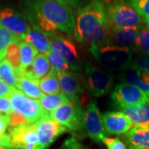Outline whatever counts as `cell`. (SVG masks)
<instances>
[{
  "label": "cell",
  "mask_w": 149,
  "mask_h": 149,
  "mask_svg": "<svg viewBox=\"0 0 149 149\" xmlns=\"http://www.w3.org/2000/svg\"><path fill=\"white\" fill-rule=\"evenodd\" d=\"M27 14L35 30L47 37L57 32L74 35L75 17L69 6L46 0H27Z\"/></svg>",
  "instance_id": "cell-1"
},
{
  "label": "cell",
  "mask_w": 149,
  "mask_h": 149,
  "mask_svg": "<svg viewBox=\"0 0 149 149\" xmlns=\"http://www.w3.org/2000/svg\"><path fill=\"white\" fill-rule=\"evenodd\" d=\"M109 35L106 4L103 0H92L78 10L74 32L77 42L91 47H100L108 42Z\"/></svg>",
  "instance_id": "cell-2"
},
{
  "label": "cell",
  "mask_w": 149,
  "mask_h": 149,
  "mask_svg": "<svg viewBox=\"0 0 149 149\" xmlns=\"http://www.w3.org/2000/svg\"><path fill=\"white\" fill-rule=\"evenodd\" d=\"M90 51L100 65L108 70L124 71L133 63V50L129 48L105 43L90 47Z\"/></svg>",
  "instance_id": "cell-3"
},
{
  "label": "cell",
  "mask_w": 149,
  "mask_h": 149,
  "mask_svg": "<svg viewBox=\"0 0 149 149\" xmlns=\"http://www.w3.org/2000/svg\"><path fill=\"white\" fill-rule=\"evenodd\" d=\"M107 19L109 30L145 24L143 18L135 11L128 0H113L106 6Z\"/></svg>",
  "instance_id": "cell-4"
},
{
  "label": "cell",
  "mask_w": 149,
  "mask_h": 149,
  "mask_svg": "<svg viewBox=\"0 0 149 149\" xmlns=\"http://www.w3.org/2000/svg\"><path fill=\"white\" fill-rule=\"evenodd\" d=\"M8 99L12 109L22 114L29 123H36L49 115L47 112L43 110L39 101L28 97L19 90L15 89Z\"/></svg>",
  "instance_id": "cell-5"
},
{
  "label": "cell",
  "mask_w": 149,
  "mask_h": 149,
  "mask_svg": "<svg viewBox=\"0 0 149 149\" xmlns=\"http://www.w3.org/2000/svg\"><path fill=\"white\" fill-rule=\"evenodd\" d=\"M84 84L90 95L94 97H101L111 91L113 78L111 74L96 68L90 62H85Z\"/></svg>",
  "instance_id": "cell-6"
},
{
  "label": "cell",
  "mask_w": 149,
  "mask_h": 149,
  "mask_svg": "<svg viewBox=\"0 0 149 149\" xmlns=\"http://www.w3.org/2000/svg\"><path fill=\"white\" fill-rule=\"evenodd\" d=\"M83 112L77 97L69 104L61 105L49 114L52 120L59 123L69 130L74 131L81 128Z\"/></svg>",
  "instance_id": "cell-7"
},
{
  "label": "cell",
  "mask_w": 149,
  "mask_h": 149,
  "mask_svg": "<svg viewBox=\"0 0 149 149\" xmlns=\"http://www.w3.org/2000/svg\"><path fill=\"white\" fill-rule=\"evenodd\" d=\"M81 128H83L86 136L95 143H101L106 138V132L95 100H91L83 112Z\"/></svg>",
  "instance_id": "cell-8"
},
{
  "label": "cell",
  "mask_w": 149,
  "mask_h": 149,
  "mask_svg": "<svg viewBox=\"0 0 149 149\" xmlns=\"http://www.w3.org/2000/svg\"><path fill=\"white\" fill-rule=\"evenodd\" d=\"M13 149H42L37 136L36 123H27L9 129Z\"/></svg>",
  "instance_id": "cell-9"
},
{
  "label": "cell",
  "mask_w": 149,
  "mask_h": 149,
  "mask_svg": "<svg viewBox=\"0 0 149 149\" xmlns=\"http://www.w3.org/2000/svg\"><path fill=\"white\" fill-rule=\"evenodd\" d=\"M112 100L116 106L123 109L138 104L148 103L149 98L143 92L133 85L122 83L118 85L112 93Z\"/></svg>",
  "instance_id": "cell-10"
},
{
  "label": "cell",
  "mask_w": 149,
  "mask_h": 149,
  "mask_svg": "<svg viewBox=\"0 0 149 149\" xmlns=\"http://www.w3.org/2000/svg\"><path fill=\"white\" fill-rule=\"evenodd\" d=\"M51 50L59 53L74 70L81 69L79 52L74 43L68 38L57 34L51 36Z\"/></svg>",
  "instance_id": "cell-11"
},
{
  "label": "cell",
  "mask_w": 149,
  "mask_h": 149,
  "mask_svg": "<svg viewBox=\"0 0 149 149\" xmlns=\"http://www.w3.org/2000/svg\"><path fill=\"white\" fill-rule=\"evenodd\" d=\"M0 24L21 41L31 28L25 17L12 8H4L0 10Z\"/></svg>",
  "instance_id": "cell-12"
},
{
  "label": "cell",
  "mask_w": 149,
  "mask_h": 149,
  "mask_svg": "<svg viewBox=\"0 0 149 149\" xmlns=\"http://www.w3.org/2000/svg\"><path fill=\"white\" fill-rule=\"evenodd\" d=\"M39 143L42 149H48L56 139L67 131V128L59 123L52 120L50 114L36 123Z\"/></svg>",
  "instance_id": "cell-13"
},
{
  "label": "cell",
  "mask_w": 149,
  "mask_h": 149,
  "mask_svg": "<svg viewBox=\"0 0 149 149\" xmlns=\"http://www.w3.org/2000/svg\"><path fill=\"white\" fill-rule=\"evenodd\" d=\"M101 118L105 132L109 134H125L133 128V123L123 112H107Z\"/></svg>",
  "instance_id": "cell-14"
},
{
  "label": "cell",
  "mask_w": 149,
  "mask_h": 149,
  "mask_svg": "<svg viewBox=\"0 0 149 149\" xmlns=\"http://www.w3.org/2000/svg\"><path fill=\"white\" fill-rule=\"evenodd\" d=\"M141 27L142 26L109 30V35L107 43L133 50L135 49L136 42Z\"/></svg>",
  "instance_id": "cell-15"
},
{
  "label": "cell",
  "mask_w": 149,
  "mask_h": 149,
  "mask_svg": "<svg viewBox=\"0 0 149 149\" xmlns=\"http://www.w3.org/2000/svg\"><path fill=\"white\" fill-rule=\"evenodd\" d=\"M121 80L138 88L149 98V71L129 67L121 74Z\"/></svg>",
  "instance_id": "cell-16"
},
{
  "label": "cell",
  "mask_w": 149,
  "mask_h": 149,
  "mask_svg": "<svg viewBox=\"0 0 149 149\" xmlns=\"http://www.w3.org/2000/svg\"><path fill=\"white\" fill-rule=\"evenodd\" d=\"M59 83L61 93H63L70 100H73L78 97V95L83 92L80 81L76 74L70 71L57 72Z\"/></svg>",
  "instance_id": "cell-17"
},
{
  "label": "cell",
  "mask_w": 149,
  "mask_h": 149,
  "mask_svg": "<svg viewBox=\"0 0 149 149\" xmlns=\"http://www.w3.org/2000/svg\"><path fill=\"white\" fill-rule=\"evenodd\" d=\"M122 112L133 123V127L149 128V105L138 104L122 109Z\"/></svg>",
  "instance_id": "cell-18"
},
{
  "label": "cell",
  "mask_w": 149,
  "mask_h": 149,
  "mask_svg": "<svg viewBox=\"0 0 149 149\" xmlns=\"http://www.w3.org/2000/svg\"><path fill=\"white\" fill-rule=\"evenodd\" d=\"M125 138L130 149H149V128L133 127Z\"/></svg>",
  "instance_id": "cell-19"
},
{
  "label": "cell",
  "mask_w": 149,
  "mask_h": 149,
  "mask_svg": "<svg viewBox=\"0 0 149 149\" xmlns=\"http://www.w3.org/2000/svg\"><path fill=\"white\" fill-rule=\"evenodd\" d=\"M22 41L29 43L37 49L38 52H41L42 54L46 55L51 51L50 39L46 35L35 30L34 28H30L29 31L22 37Z\"/></svg>",
  "instance_id": "cell-20"
},
{
  "label": "cell",
  "mask_w": 149,
  "mask_h": 149,
  "mask_svg": "<svg viewBox=\"0 0 149 149\" xmlns=\"http://www.w3.org/2000/svg\"><path fill=\"white\" fill-rule=\"evenodd\" d=\"M51 65L45 54H38L33 61L31 69H29L22 74L27 75L33 80L40 81L51 71ZM22 75V74H21Z\"/></svg>",
  "instance_id": "cell-21"
},
{
  "label": "cell",
  "mask_w": 149,
  "mask_h": 149,
  "mask_svg": "<svg viewBox=\"0 0 149 149\" xmlns=\"http://www.w3.org/2000/svg\"><path fill=\"white\" fill-rule=\"evenodd\" d=\"M17 90H19L23 94L34 100H40L43 95V93L39 87V82L25 74H22L17 77Z\"/></svg>",
  "instance_id": "cell-22"
},
{
  "label": "cell",
  "mask_w": 149,
  "mask_h": 149,
  "mask_svg": "<svg viewBox=\"0 0 149 149\" xmlns=\"http://www.w3.org/2000/svg\"><path fill=\"white\" fill-rule=\"evenodd\" d=\"M70 102V100L61 92L55 95H43L39 100V103L43 110L47 112L48 113L63 104H69Z\"/></svg>",
  "instance_id": "cell-23"
},
{
  "label": "cell",
  "mask_w": 149,
  "mask_h": 149,
  "mask_svg": "<svg viewBox=\"0 0 149 149\" xmlns=\"http://www.w3.org/2000/svg\"><path fill=\"white\" fill-rule=\"evenodd\" d=\"M19 47L21 52V70L17 77L29 70L33 61L38 55V51L36 48L23 41L19 42Z\"/></svg>",
  "instance_id": "cell-24"
},
{
  "label": "cell",
  "mask_w": 149,
  "mask_h": 149,
  "mask_svg": "<svg viewBox=\"0 0 149 149\" xmlns=\"http://www.w3.org/2000/svg\"><path fill=\"white\" fill-rule=\"evenodd\" d=\"M39 87L43 94L55 95L61 93L57 72L52 68L51 71L39 81Z\"/></svg>",
  "instance_id": "cell-25"
},
{
  "label": "cell",
  "mask_w": 149,
  "mask_h": 149,
  "mask_svg": "<svg viewBox=\"0 0 149 149\" xmlns=\"http://www.w3.org/2000/svg\"><path fill=\"white\" fill-rule=\"evenodd\" d=\"M0 79L11 87L17 88V75L15 70L8 61L6 57L0 65Z\"/></svg>",
  "instance_id": "cell-26"
},
{
  "label": "cell",
  "mask_w": 149,
  "mask_h": 149,
  "mask_svg": "<svg viewBox=\"0 0 149 149\" xmlns=\"http://www.w3.org/2000/svg\"><path fill=\"white\" fill-rule=\"evenodd\" d=\"M6 59L13 67V69L15 70L17 75H18L21 70V52L19 47V42L12 43L8 47Z\"/></svg>",
  "instance_id": "cell-27"
},
{
  "label": "cell",
  "mask_w": 149,
  "mask_h": 149,
  "mask_svg": "<svg viewBox=\"0 0 149 149\" xmlns=\"http://www.w3.org/2000/svg\"><path fill=\"white\" fill-rule=\"evenodd\" d=\"M46 56L47 57L50 65L56 72L68 71L70 69V66L67 63V61L57 52L51 50L48 53L46 54Z\"/></svg>",
  "instance_id": "cell-28"
},
{
  "label": "cell",
  "mask_w": 149,
  "mask_h": 149,
  "mask_svg": "<svg viewBox=\"0 0 149 149\" xmlns=\"http://www.w3.org/2000/svg\"><path fill=\"white\" fill-rule=\"evenodd\" d=\"M135 49L143 54L149 53V30L143 25L140 27Z\"/></svg>",
  "instance_id": "cell-29"
},
{
  "label": "cell",
  "mask_w": 149,
  "mask_h": 149,
  "mask_svg": "<svg viewBox=\"0 0 149 149\" xmlns=\"http://www.w3.org/2000/svg\"><path fill=\"white\" fill-rule=\"evenodd\" d=\"M21 40L11 32L7 31L4 27L0 24V52L5 50L12 43L20 42Z\"/></svg>",
  "instance_id": "cell-30"
},
{
  "label": "cell",
  "mask_w": 149,
  "mask_h": 149,
  "mask_svg": "<svg viewBox=\"0 0 149 149\" xmlns=\"http://www.w3.org/2000/svg\"><path fill=\"white\" fill-rule=\"evenodd\" d=\"M143 20L149 17V0H128Z\"/></svg>",
  "instance_id": "cell-31"
},
{
  "label": "cell",
  "mask_w": 149,
  "mask_h": 149,
  "mask_svg": "<svg viewBox=\"0 0 149 149\" xmlns=\"http://www.w3.org/2000/svg\"><path fill=\"white\" fill-rule=\"evenodd\" d=\"M131 67L140 70L149 71V53L143 54L138 56L133 61Z\"/></svg>",
  "instance_id": "cell-32"
},
{
  "label": "cell",
  "mask_w": 149,
  "mask_h": 149,
  "mask_svg": "<svg viewBox=\"0 0 149 149\" xmlns=\"http://www.w3.org/2000/svg\"><path fill=\"white\" fill-rule=\"evenodd\" d=\"M8 118H9V126H10V128L29 123L26 119V118L24 117L22 114L19 113L18 112L15 111V110H12L8 114Z\"/></svg>",
  "instance_id": "cell-33"
},
{
  "label": "cell",
  "mask_w": 149,
  "mask_h": 149,
  "mask_svg": "<svg viewBox=\"0 0 149 149\" xmlns=\"http://www.w3.org/2000/svg\"><path fill=\"white\" fill-rule=\"evenodd\" d=\"M103 143L108 149H127L125 144L118 138H105Z\"/></svg>",
  "instance_id": "cell-34"
},
{
  "label": "cell",
  "mask_w": 149,
  "mask_h": 149,
  "mask_svg": "<svg viewBox=\"0 0 149 149\" xmlns=\"http://www.w3.org/2000/svg\"><path fill=\"white\" fill-rule=\"evenodd\" d=\"M60 149H85V148L76 138L70 137L65 141Z\"/></svg>",
  "instance_id": "cell-35"
},
{
  "label": "cell",
  "mask_w": 149,
  "mask_h": 149,
  "mask_svg": "<svg viewBox=\"0 0 149 149\" xmlns=\"http://www.w3.org/2000/svg\"><path fill=\"white\" fill-rule=\"evenodd\" d=\"M12 110L8 97H0V115H8Z\"/></svg>",
  "instance_id": "cell-36"
},
{
  "label": "cell",
  "mask_w": 149,
  "mask_h": 149,
  "mask_svg": "<svg viewBox=\"0 0 149 149\" xmlns=\"http://www.w3.org/2000/svg\"><path fill=\"white\" fill-rule=\"evenodd\" d=\"M16 88L11 87L0 79V97H8Z\"/></svg>",
  "instance_id": "cell-37"
},
{
  "label": "cell",
  "mask_w": 149,
  "mask_h": 149,
  "mask_svg": "<svg viewBox=\"0 0 149 149\" xmlns=\"http://www.w3.org/2000/svg\"><path fill=\"white\" fill-rule=\"evenodd\" d=\"M46 1H50V2H56L58 3H61L64 5L69 6V7H74L77 8L80 7L82 4V0H46Z\"/></svg>",
  "instance_id": "cell-38"
},
{
  "label": "cell",
  "mask_w": 149,
  "mask_h": 149,
  "mask_svg": "<svg viewBox=\"0 0 149 149\" xmlns=\"http://www.w3.org/2000/svg\"><path fill=\"white\" fill-rule=\"evenodd\" d=\"M9 126V118L8 115H0V137L5 134L6 130Z\"/></svg>",
  "instance_id": "cell-39"
},
{
  "label": "cell",
  "mask_w": 149,
  "mask_h": 149,
  "mask_svg": "<svg viewBox=\"0 0 149 149\" xmlns=\"http://www.w3.org/2000/svg\"><path fill=\"white\" fill-rule=\"evenodd\" d=\"M0 149H13L8 134H4L0 137Z\"/></svg>",
  "instance_id": "cell-40"
},
{
  "label": "cell",
  "mask_w": 149,
  "mask_h": 149,
  "mask_svg": "<svg viewBox=\"0 0 149 149\" xmlns=\"http://www.w3.org/2000/svg\"><path fill=\"white\" fill-rule=\"evenodd\" d=\"M6 53H7V49L3 50L2 52H0V65L2 63L3 60L6 57Z\"/></svg>",
  "instance_id": "cell-41"
},
{
  "label": "cell",
  "mask_w": 149,
  "mask_h": 149,
  "mask_svg": "<svg viewBox=\"0 0 149 149\" xmlns=\"http://www.w3.org/2000/svg\"><path fill=\"white\" fill-rule=\"evenodd\" d=\"M144 22H145L146 27H147V28H148V29L149 30V17H146V18L144 19Z\"/></svg>",
  "instance_id": "cell-42"
},
{
  "label": "cell",
  "mask_w": 149,
  "mask_h": 149,
  "mask_svg": "<svg viewBox=\"0 0 149 149\" xmlns=\"http://www.w3.org/2000/svg\"><path fill=\"white\" fill-rule=\"evenodd\" d=\"M148 105H149V100H148Z\"/></svg>",
  "instance_id": "cell-43"
}]
</instances>
